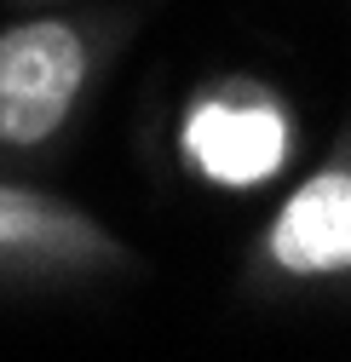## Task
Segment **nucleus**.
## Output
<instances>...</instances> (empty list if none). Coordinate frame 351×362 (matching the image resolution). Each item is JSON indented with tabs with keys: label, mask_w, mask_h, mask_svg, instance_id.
Here are the masks:
<instances>
[{
	"label": "nucleus",
	"mask_w": 351,
	"mask_h": 362,
	"mask_svg": "<svg viewBox=\"0 0 351 362\" xmlns=\"http://www.w3.org/2000/svg\"><path fill=\"white\" fill-rule=\"evenodd\" d=\"M259 264L288 282L351 276V139L328 167L288 190L277 218L259 230Z\"/></svg>",
	"instance_id": "4"
},
{
	"label": "nucleus",
	"mask_w": 351,
	"mask_h": 362,
	"mask_svg": "<svg viewBox=\"0 0 351 362\" xmlns=\"http://www.w3.org/2000/svg\"><path fill=\"white\" fill-rule=\"evenodd\" d=\"M179 161L213 190H265L294 156V110L259 75H213L179 110Z\"/></svg>",
	"instance_id": "2"
},
{
	"label": "nucleus",
	"mask_w": 351,
	"mask_h": 362,
	"mask_svg": "<svg viewBox=\"0 0 351 362\" xmlns=\"http://www.w3.org/2000/svg\"><path fill=\"white\" fill-rule=\"evenodd\" d=\"M139 253L127 247L104 218L86 207L0 178V276H29V282H75V276H110L133 270Z\"/></svg>",
	"instance_id": "3"
},
{
	"label": "nucleus",
	"mask_w": 351,
	"mask_h": 362,
	"mask_svg": "<svg viewBox=\"0 0 351 362\" xmlns=\"http://www.w3.org/2000/svg\"><path fill=\"white\" fill-rule=\"evenodd\" d=\"M121 35V18L86 12H40L0 29V161H35L64 139Z\"/></svg>",
	"instance_id": "1"
},
{
	"label": "nucleus",
	"mask_w": 351,
	"mask_h": 362,
	"mask_svg": "<svg viewBox=\"0 0 351 362\" xmlns=\"http://www.w3.org/2000/svg\"><path fill=\"white\" fill-rule=\"evenodd\" d=\"M18 6H47V0H18Z\"/></svg>",
	"instance_id": "5"
}]
</instances>
